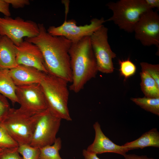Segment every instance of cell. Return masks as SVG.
Masks as SVG:
<instances>
[{"label": "cell", "instance_id": "obj_32", "mask_svg": "<svg viewBox=\"0 0 159 159\" xmlns=\"http://www.w3.org/2000/svg\"><path fill=\"white\" fill-rule=\"evenodd\" d=\"M3 149H2L1 148H0V152L1 151H2V150Z\"/></svg>", "mask_w": 159, "mask_h": 159}, {"label": "cell", "instance_id": "obj_11", "mask_svg": "<svg viewBox=\"0 0 159 159\" xmlns=\"http://www.w3.org/2000/svg\"><path fill=\"white\" fill-rule=\"evenodd\" d=\"M16 93L20 107L23 110L35 114L47 109L40 84L16 86Z\"/></svg>", "mask_w": 159, "mask_h": 159}, {"label": "cell", "instance_id": "obj_6", "mask_svg": "<svg viewBox=\"0 0 159 159\" xmlns=\"http://www.w3.org/2000/svg\"><path fill=\"white\" fill-rule=\"evenodd\" d=\"M38 24L31 20H25L19 17H0V35L9 38L16 46H19L23 38L35 37L39 33Z\"/></svg>", "mask_w": 159, "mask_h": 159}, {"label": "cell", "instance_id": "obj_5", "mask_svg": "<svg viewBox=\"0 0 159 159\" xmlns=\"http://www.w3.org/2000/svg\"><path fill=\"white\" fill-rule=\"evenodd\" d=\"M106 6L112 12L106 21H112L120 29L128 33L133 32L135 26L142 15L151 9L145 0H120L110 2Z\"/></svg>", "mask_w": 159, "mask_h": 159}, {"label": "cell", "instance_id": "obj_13", "mask_svg": "<svg viewBox=\"0 0 159 159\" xmlns=\"http://www.w3.org/2000/svg\"><path fill=\"white\" fill-rule=\"evenodd\" d=\"M95 132L93 142L86 149L96 154L106 153H112L119 154L123 156L129 151L122 145H119L112 142L105 135L98 122L93 125Z\"/></svg>", "mask_w": 159, "mask_h": 159}, {"label": "cell", "instance_id": "obj_7", "mask_svg": "<svg viewBox=\"0 0 159 159\" xmlns=\"http://www.w3.org/2000/svg\"><path fill=\"white\" fill-rule=\"evenodd\" d=\"M108 30V29L102 25L90 36L97 70L106 74L113 72L114 68L112 60L116 56L109 44Z\"/></svg>", "mask_w": 159, "mask_h": 159}, {"label": "cell", "instance_id": "obj_1", "mask_svg": "<svg viewBox=\"0 0 159 159\" xmlns=\"http://www.w3.org/2000/svg\"><path fill=\"white\" fill-rule=\"evenodd\" d=\"M39 33L25 40L37 45L40 49L48 74L71 83L72 72L69 52L72 42L62 36L49 34L43 24H38Z\"/></svg>", "mask_w": 159, "mask_h": 159}, {"label": "cell", "instance_id": "obj_25", "mask_svg": "<svg viewBox=\"0 0 159 159\" xmlns=\"http://www.w3.org/2000/svg\"><path fill=\"white\" fill-rule=\"evenodd\" d=\"M17 148L3 149L0 152V159H23L17 151Z\"/></svg>", "mask_w": 159, "mask_h": 159}, {"label": "cell", "instance_id": "obj_3", "mask_svg": "<svg viewBox=\"0 0 159 159\" xmlns=\"http://www.w3.org/2000/svg\"><path fill=\"white\" fill-rule=\"evenodd\" d=\"M68 83L62 78L47 74L40 84L47 108L62 120L71 121L72 119L68 107Z\"/></svg>", "mask_w": 159, "mask_h": 159}, {"label": "cell", "instance_id": "obj_16", "mask_svg": "<svg viewBox=\"0 0 159 159\" xmlns=\"http://www.w3.org/2000/svg\"><path fill=\"white\" fill-rule=\"evenodd\" d=\"M122 146L129 150L148 147L159 148V132L156 128H153L143 134L137 139L127 142Z\"/></svg>", "mask_w": 159, "mask_h": 159}, {"label": "cell", "instance_id": "obj_4", "mask_svg": "<svg viewBox=\"0 0 159 159\" xmlns=\"http://www.w3.org/2000/svg\"><path fill=\"white\" fill-rule=\"evenodd\" d=\"M42 112L34 114L10 108L0 122L19 145L30 144Z\"/></svg>", "mask_w": 159, "mask_h": 159}, {"label": "cell", "instance_id": "obj_33", "mask_svg": "<svg viewBox=\"0 0 159 159\" xmlns=\"http://www.w3.org/2000/svg\"><path fill=\"white\" fill-rule=\"evenodd\" d=\"M1 36L0 35V39H1Z\"/></svg>", "mask_w": 159, "mask_h": 159}, {"label": "cell", "instance_id": "obj_10", "mask_svg": "<svg viewBox=\"0 0 159 159\" xmlns=\"http://www.w3.org/2000/svg\"><path fill=\"white\" fill-rule=\"evenodd\" d=\"M133 32L136 39L145 46L159 47V15L150 9L144 12L135 25Z\"/></svg>", "mask_w": 159, "mask_h": 159}, {"label": "cell", "instance_id": "obj_9", "mask_svg": "<svg viewBox=\"0 0 159 159\" xmlns=\"http://www.w3.org/2000/svg\"><path fill=\"white\" fill-rule=\"evenodd\" d=\"M105 21L103 17L100 19L94 18L90 20V24L78 26L75 20H65L60 26H50L47 31L52 35L63 37L74 43L85 37H90Z\"/></svg>", "mask_w": 159, "mask_h": 159}, {"label": "cell", "instance_id": "obj_29", "mask_svg": "<svg viewBox=\"0 0 159 159\" xmlns=\"http://www.w3.org/2000/svg\"><path fill=\"white\" fill-rule=\"evenodd\" d=\"M124 157V159H155L146 155H138L135 154H126Z\"/></svg>", "mask_w": 159, "mask_h": 159}, {"label": "cell", "instance_id": "obj_20", "mask_svg": "<svg viewBox=\"0 0 159 159\" xmlns=\"http://www.w3.org/2000/svg\"><path fill=\"white\" fill-rule=\"evenodd\" d=\"M61 147V139L60 138H57L52 145L39 148L40 154L38 159H63L59 152Z\"/></svg>", "mask_w": 159, "mask_h": 159}, {"label": "cell", "instance_id": "obj_22", "mask_svg": "<svg viewBox=\"0 0 159 159\" xmlns=\"http://www.w3.org/2000/svg\"><path fill=\"white\" fill-rule=\"evenodd\" d=\"M17 150L22 156L23 159H38L40 154L39 148L28 144L19 145Z\"/></svg>", "mask_w": 159, "mask_h": 159}, {"label": "cell", "instance_id": "obj_2", "mask_svg": "<svg viewBox=\"0 0 159 159\" xmlns=\"http://www.w3.org/2000/svg\"><path fill=\"white\" fill-rule=\"evenodd\" d=\"M69 53L72 74L69 89L77 93L88 81L96 77L98 71L90 37L72 43Z\"/></svg>", "mask_w": 159, "mask_h": 159}, {"label": "cell", "instance_id": "obj_18", "mask_svg": "<svg viewBox=\"0 0 159 159\" xmlns=\"http://www.w3.org/2000/svg\"><path fill=\"white\" fill-rule=\"evenodd\" d=\"M140 75L141 89L145 97L159 98V86L155 80L145 71H141Z\"/></svg>", "mask_w": 159, "mask_h": 159}, {"label": "cell", "instance_id": "obj_19", "mask_svg": "<svg viewBox=\"0 0 159 159\" xmlns=\"http://www.w3.org/2000/svg\"><path fill=\"white\" fill-rule=\"evenodd\" d=\"M131 100L145 110L159 116V98H131Z\"/></svg>", "mask_w": 159, "mask_h": 159}, {"label": "cell", "instance_id": "obj_17", "mask_svg": "<svg viewBox=\"0 0 159 159\" xmlns=\"http://www.w3.org/2000/svg\"><path fill=\"white\" fill-rule=\"evenodd\" d=\"M16 86L9 74V70L0 69V94L9 99L13 104L18 103Z\"/></svg>", "mask_w": 159, "mask_h": 159}, {"label": "cell", "instance_id": "obj_30", "mask_svg": "<svg viewBox=\"0 0 159 159\" xmlns=\"http://www.w3.org/2000/svg\"><path fill=\"white\" fill-rule=\"evenodd\" d=\"M82 155L85 159H100L96 154L84 149L82 151Z\"/></svg>", "mask_w": 159, "mask_h": 159}, {"label": "cell", "instance_id": "obj_31", "mask_svg": "<svg viewBox=\"0 0 159 159\" xmlns=\"http://www.w3.org/2000/svg\"><path fill=\"white\" fill-rule=\"evenodd\" d=\"M145 2L149 7L151 9L155 8H159V0H145Z\"/></svg>", "mask_w": 159, "mask_h": 159}, {"label": "cell", "instance_id": "obj_27", "mask_svg": "<svg viewBox=\"0 0 159 159\" xmlns=\"http://www.w3.org/2000/svg\"><path fill=\"white\" fill-rule=\"evenodd\" d=\"M9 5L11 4L14 9L21 8L30 4V1L28 0H4Z\"/></svg>", "mask_w": 159, "mask_h": 159}, {"label": "cell", "instance_id": "obj_21", "mask_svg": "<svg viewBox=\"0 0 159 159\" xmlns=\"http://www.w3.org/2000/svg\"><path fill=\"white\" fill-rule=\"evenodd\" d=\"M18 143L11 136L0 122V148L2 149H15Z\"/></svg>", "mask_w": 159, "mask_h": 159}, {"label": "cell", "instance_id": "obj_14", "mask_svg": "<svg viewBox=\"0 0 159 159\" xmlns=\"http://www.w3.org/2000/svg\"><path fill=\"white\" fill-rule=\"evenodd\" d=\"M9 73L16 86L40 84L47 74L34 68L22 65L9 70Z\"/></svg>", "mask_w": 159, "mask_h": 159}, {"label": "cell", "instance_id": "obj_23", "mask_svg": "<svg viewBox=\"0 0 159 159\" xmlns=\"http://www.w3.org/2000/svg\"><path fill=\"white\" fill-rule=\"evenodd\" d=\"M119 64L120 74L125 79L133 76L135 73L136 67L129 58L125 60H119Z\"/></svg>", "mask_w": 159, "mask_h": 159}, {"label": "cell", "instance_id": "obj_12", "mask_svg": "<svg viewBox=\"0 0 159 159\" xmlns=\"http://www.w3.org/2000/svg\"><path fill=\"white\" fill-rule=\"evenodd\" d=\"M15 47L18 65L34 67L48 74L42 53L37 45L25 40Z\"/></svg>", "mask_w": 159, "mask_h": 159}, {"label": "cell", "instance_id": "obj_26", "mask_svg": "<svg viewBox=\"0 0 159 159\" xmlns=\"http://www.w3.org/2000/svg\"><path fill=\"white\" fill-rule=\"evenodd\" d=\"M10 108L7 98L0 94V122Z\"/></svg>", "mask_w": 159, "mask_h": 159}, {"label": "cell", "instance_id": "obj_24", "mask_svg": "<svg viewBox=\"0 0 159 159\" xmlns=\"http://www.w3.org/2000/svg\"><path fill=\"white\" fill-rule=\"evenodd\" d=\"M141 71L146 72L155 81L159 86V65L152 64L146 62L140 63Z\"/></svg>", "mask_w": 159, "mask_h": 159}, {"label": "cell", "instance_id": "obj_8", "mask_svg": "<svg viewBox=\"0 0 159 159\" xmlns=\"http://www.w3.org/2000/svg\"><path fill=\"white\" fill-rule=\"evenodd\" d=\"M62 119L47 108L42 111L36 125L30 145L40 148L51 145L56 139Z\"/></svg>", "mask_w": 159, "mask_h": 159}, {"label": "cell", "instance_id": "obj_28", "mask_svg": "<svg viewBox=\"0 0 159 159\" xmlns=\"http://www.w3.org/2000/svg\"><path fill=\"white\" fill-rule=\"evenodd\" d=\"M9 5L4 0H0V12L4 14L5 16H11Z\"/></svg>", "mask_w": 159, "mask_h": 159}, {"label": "cell", "instance_id": "obj_15", "mask_svg": "<svg viewBox=\"0 0 159 159\" xmlns=\"http://www.w3.org/2000/svg\"><path fill=\"white\" fill-rule=\"evenodd\" d=\"M18 65L15 45L7 37L1 36L0 39V69L9 70Z\"/></svg>", "mask_w": 159, "mask_h": 159}]
</instances>
